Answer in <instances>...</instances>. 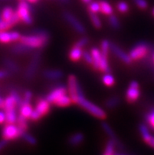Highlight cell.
Wrapping results in <instances>:
<instances>
[{"mask_svg":"<svg viewBox=\"0 0 154 155\" xmlns=\"http://www.w3.org/2000/svg\"><path fill=\"white\" fill-rule=\"evenodd\" d=\"M152 59H153V61H154V54H153V56H152Z\"/></svg>","mask_w":154,"mask_h":155,"instance_id":"obj_53","label":"cell"},{"mask_svg":"<svg viewBox=\"0 0 154 155\" xmlns=\"http://www.w3.org/2000/svg\"><path fill=\"white\" fill-rule=\"evenodd\" d=\"M100 2H95V1H92L90 3L88 4V11L89 13H94V14H98L100 13Z\"/></svg>","mask_w":154,"mask_h":155,"instance_id":"obj_35","label":"cell"},{"mask_svg":"<svg viewBox=\"0 0 154 155\" xmlns=\"http://www.w3.org/2000/svg\"><path fill=\"white\" fill-rule=\"evenodd\" d=\"M1 11H2V10H0V21L2 20V16H1Z\"/></svg>","mask_w":154,"mask_h":155,"instance_id":"obj_49","label":"cell"},{"mask_svg":"<svg viewBox=\"0 0 154 155\" xmlns=\"http://www.w3.org/2000/svg\"><path fill=\"white\" fill-rule=\"evenodd\" d=\"M72 104V101L71 99L70 96L68 95V94H64L61 97L57 99V100L55 102L54 105L58 107H61V108H64V107H68V106H71Z\"/></svg>","mask_w":154,"mask_h":155,"instance_id":"obj_21","label":"cell"},{"mask_svg":"<svg viewBox=\"0 0 154 155\" xmlns=\"http://www.w3.org/2000/svg\"><path fill=\"white\" fill-rule=\"evenodd\" d=\"M90 53H91L92 58H93L92 67L95 70H98V66H99L100 62H101V60H102V54L101 52V50L97 48V47H93L90 50Z\"/></svg>","mask_w":154,"mask_h":155,"instance_id":"obj_18","label":"cell"},{"mask_svg":"<svg viewBox=\"0 0 154 155\" xmlns=\"http://www.w3.org/2000/svg\"><path fill=\"white\" fill-rule=\"evenodd\" d=\"M84 60L87 63L88 65H92L93 64V58H92L91 53H90V51H84L83 52V58Z\"/></svg>","mask_w":154,"mask_h":155,"instance_id":"obj_39","label":"cell"},{"mask_svg":"<svg viewBox=\"0 0 154 155\" xmlns=\"http://www.w3.org/2000/svg\"><path fill=\"white\" fill-rule=\"evenodd\" d=\"M89 42H90L89 38L87 37V36H84V37H82L81 39H79V40H77V41L74 43V45L77 46V47H81V48H84V47H86V46L87 45L88 43H89Z\"/></svg>","mask_w":154,"mask_h":155,"instance_id":"obj_37","label":"cell"},{"mask_svg":"<svg viewBox=\"0 0 154 155\" xmlns=\"http://www.w3.org/2000/svg\"><path fill=\"white\" fill-rule=\"evenodd\" d=\"M114 155H127V154H124V153H115Z\"/></svg>","mask_w":154,"mask_h":155,"instance_id":"obj_48","label":"cell"},{"mask_svg":"<svg viewBox=\"0 0 154 155\" xmlns=\"http://www.w3.org/2000/svg\"><path fill=\"white\" fill-rule=\"evenodd\" d=\"M6 122V113L4 110H0V124Z\"/></svg>","mask_w":154,"mask_h":155,"instance_id":"obj_42","label":"cell"},{"mask_svg":"<svg viewBox=\"0 0 154 155\" xmlns=\"http://www.w3.org/2000/svg\"><path fill=\"white\" fill-rule=\"evenodd\" d=\"M84 141V135L82 132H76L68 138V143L72 147H76Z\"/></svg>","mask_w":154,"mask_h":155,"instance_id":"obj_20","label":"cell"},{"mask_svg":"<svg viewBox=\"0 0 154 155\" xmlns=\"http://www.w3.org/2000/svg\"><path fill=\"white\" fill-rule=\"evenodd\" d=\"M42 54H43L42 50L38 49L32 54V57H31L25 70V77L28 81L32 80L35 77V74L37 73L40 63H41Z\"/></svg>","mask_w":154,"mask_h":155,"instance_id":"obj_4","label":"cell"},{"mask_svg":"<svg viewBox=\"0 0 154 155\" xmlns=\"http://www.w3.org/2000/svg\"><path fill=\"white\" fill-rule=\"evenodd\" d=\"M89 18H90V21H91L92 25L95 28L97 29H100L102 27V23L101 21V18H99V16L98 14H94V13H89Z\"/></svg>","mask_w":154,"mask_h":155,"instance_id":"obj_29","label":"cell"},{"mask_svg":"<svg viewBox=\"0 0 154 155\" xmlns=\"http://www.w3.org/2000/svg\"><path fill=\"white\" fill-rule=\"evenodd\" d=\"M116 141L113 140H109L105 145V152L103 155H114L115 154V149L116 146Z\"/></svg>","mask_w":154,"mask_h":155,"instance_id":"obj_27","label":"cell"},{"mask_svg":"<svg viewBox=\"0 0 154 155\" xmlns=\"http://www.w3.org/2000/svg\"><path fill=\"white\" fill-rule=\"evenodd\" d=\"M23 132L17 124H6L2 130V137L6 141H10L21 137Z\"/></svg>","mask_w":154,"mask_h":155,"instance_id":"obj_7","label":"cell"},{"mask_svg":"<svg viewBox=\"0 0 154 155\" xmlns=\"http://www.w3.org/2000/svg\"><path fill=\"white\" fill-rule=\"evenodd\" d=\"M83 48L73 45L68 52V58L72 61L76 62L83 58Z\"/></svg>","mask_w":154,"mask_h":155,"instance_id":"obj_17","label":"cell"},{"mask_svg":"<svg viewBox=\"0 0 154 155\" xmlns=\"http://www.w3.org/2000/svg\"><path fill=\"white\" fill-rule=\"evenodd\" d=\"M140 95V85H139V82L136 81H131L127 89V91H126V94H125L126 100L129 103H133L139 99Z\"/></svg>","mask_w":154,"mask_h":155,"instance_id":"obj_10","label":"cell"},{"mask_svg":"<svg viewBox=\"0 0 154 155\" xmlns=\"http://www.w3.org/2000/svg\"><path fill=\"white\" fill-rule=\"evenodd\" d=\"M110 50H111V51L113 53V54H115L123 63L127 64V65H131V63H132V59L131 58L129 54L126 53L117 44H116L114 43H111V44H110Z\"/></svg>","mask_w":154,"mask_h":155,"instance_id":"obj_12","label":"cell"},{"mask_svg":"<svg viewBox=\"0 0 154 155\" xmlns=\"http://www.w3.org/2000/svg\"><path fill=\"white\" fill-rule=\"evenodd\" d=\"M43 76L47 80L56 81L62 79V77H64V73L62 70L58 69H48L43 71Z\"/></svg>","mask_w":154,"mask_h":155,"instance_id":"obj_14","label":"cell"},{"mask_svg":"<svg viewBox=\"0 0 154 155\" xmlns=\"http://www.w3.org/2000/svg\"><path fill=\"white\" fill-rule=\"evenodd\" d=\"M4 107V98L0 96V110H3Z\"/></svg>","mask_w":154,"mask_h":155,"instance_id":"obj_45","label":"cell"},{"mask_svg":"<svg viewBox=\"0 0 154 155\" xmlns=\"http://www.w3.org/2000/svg\"><path fill=\"white\" fill-rule=\"evenodd\" d=\"M28 119L25 117H24L23 116H21V114H18V120L16 124H18V126L23 131V132H26L28 129Z\"/></svg>","mask_w":154,"mask_h":155,"instance_id":"obj_33","label":"cell"},{"mask_svg":"<svg viewBox=\"0 0 154 155\" xmlns=\"http://www.w3.org/2000/svg\"><path fill=\"white\" fill-rule=\"evenodd\" d=\"M135 4L141 10H146L148 7V2L146 0H133Z\"/></svg>","mask_w":154,"mask_h":155,"instance_id":"obj_40","label":"cell"},{"mask_svg":"<svg viewBox=\"0 0 154 155\" xmlns=\"http://www.w3.org/2000/svg\"><path fill=\"white\" fill-rule=\"evenodd\" d=\"M77 104L84 110H86L87 112L89 113L90 115L94 116V117L98 118L100 120H105V118L107 117V114L102 107L94 104L91 101L88 100L87 98H85L84 95L79 98Z\"/></svg>","mask_w":154,"mask_h":155,"instance_id":"obj_2","label":"cell"},{"mask_svg":"<svg viewBox=\"0 0 154 155\" xmlns=\"http://www.w3.org/2000/svg\"><path fill=\"white\" fill-rule=\"evenodd\" d=\"M99 2L100 7H101L100 13H102L104 15L106 16H109L113 14V7L109 2L105 1V0H102Z\"/></svg>","mask_w":154,"mask_h":155,"instance_id":"obj_22","label":"cell"},{"mask_svg":"<svg viewBox=\"0 0 154 155\" xmlns=\"http://www.w3.org/2000/svg\"><path fill=\"white\" fill-rule=\"evenodd\" d=\"M50 39L49 32L45 29L38 28L32 31L31 34L21 35L19 42L28 46L33 50L42 49L47 45Z\"/></svg>","mask_w":154,"mask_h":155,"instance_id":"obj_1","label":"cell"},{"mask_svg":"<svg viewBox=\"0 0 154 155\" xmlns=\"http://www.w3.org/2000/svg\"><path fill=\"white\" fill-rule=\"evenodd\" d=\"M32 92L30 91H27L25 92L24 94V96L22 98V102L21 103H24V102H31V99H32Z\"/></svg>","mask_w":154,"mask_h":155,"instance_id":"obj_41","label":"cell"},{"mask_svg":"<svg viewBox=\"0 0 154 155\" xmlns=\"http://www.w3.org/2000/svg\"><path fill=\"white\" fill-rule=\"evenodd\" d=\"M21 36V35L18 31H0V43L7 44V43L19 41Z\"/></svg>","mask_w":154,"mask_h":155,"instance_id":"obj_13","label":"cell"},{"mask_svg":"<svg viewBox=\"0 0 154 155\" xmlns=\"http://www.w3.org/2000/svg\"><path fill=\"white\" fill-rule=\"evenodd\" d=\"M147 143H148L149 145L150 146V147H152V148H154V136H152L151 139L149 140Z\"/></svg>","mask_w":154,"mask_h":155,"instance_id":"obj_44","label":"cell"},{"mask_svg":"<svg viewBox=\"0 0 154 155\" xmlns=\"http://www.w3.org/2000/svg\"><path fill=\"white\" fill-rule=\"evenodd\" d=\"M120 103V98L118 96H112L105 102V106L108 109H113L118 106Z\"/></svg>","mask_w":154,"mask_h":155,"instance_id":"obj_26","label":"cell"},{"mask_svg":"<svg viewBox=\"0 0 154 155\" xmlns=\"http://www.w3.org/2000/svg\"><path fill=\"white\" fill-rule=\"evenodd\" d=\"M152 15L154 16V8H153V10H152Z\"/></svg>","mask_w":154,"mask_h":155,"instance_id":"obj_51","label":"cell"},{"mask_svg":"<svg viewBox=\"0 0 154 155\" xmlns=\"http://www.w3.org/2000/svg\"><path fill=\"white\" fill-rule=\"evenodd\" d=\"M21 137L26 143L30 144V145L35 146L37 144V140H36V138H35V136H32V135H31V134L28 133L27 131H26V132H24Z\"/></svg>","mask_w":154,"mask_h":155,"instance_id":"obj_32","label":"cell"},{"mask_svg":"<svg viewBox=\"0 0 154 155\" xmlns=\"http://www.w3.org/2000/svg\"><path fill=\"white\" fill-rule=\"evenodd\" d=\"M116 8L117 10L121 14H126L129 11V9H130L128 3L127 2H125V1H120L117 3Z\"/></svg>","mask_w":154,"mask_h":155,"instance_id":"obj_36","label":"cell"},{"mask_svg":"<svg viewBox=\"0 0 154 155\" xmlns=\"http://www.w3.org/2000/svg\"><path fill=\"white\" fill-rule=\"evenodd\" d=\"M109 23L113 29L118 30L120 28V22L119 18L115 14H111L109 16Z\"/></svg>","mask_w":154,"mask_h":155,"instance_id":"obj_31","label":"cell"},{"mask_svg":"<svg viewBox=\"0 0 154 155\" xmlns=\"http://www.w3.org/2000/svg\"><path fill=\"white\" fill-rule=\"evenodd\" d=\"M149 47L146 43L145 42H140L135 44L134 47L131 48V50L129 52V55L132 61H139L140 59H143L148 54Z\"/></svg>","mask_w":154,"mask_h":155,"instance_id":"obj_8","label":"cell"},{"mask_svg":"<svg viewBox=\"0 0 154 155\" xmlns=\"http://www.w3.org/2000/svg\"><path fill=\"white\" fill-rule=\"evenodd\" d=\"M7 142L8 141H6V140H2L0 141V150L2 149H3V148L7 145Z\"/></svg>","mask_w":154,"mask_h":155,"instance_id":"obj_43","label":"cell"},{"mask_svg":"<svg viewBox=\"0 0 154 155\" xmlns=\"http://www.w3.org/2000/svg\"><path fill=\"white\" fill-rule=\"evenodd\" d=\"M0 89H1V87H0Z\"/></svg>","mask_w":154,"mask_h":155,"instance_id":"obj_54","label":"cell"},{"mask_svg":"<svg viewBox=\"0 0 154 155\" xmlns=\"http://www.w3.org/2000/svg\"><path fill=\"white\" fill-rule=\"evenodd\" d=\"M139 131H140L141 136H142L143 139L147 143L149 140H150L151 137H152V135H151L149 131L148 127L145 124H140V125H139Z\"/></svg>","mask_w":154,"mask_h":155,"instance_id":"obj_28","label":"cell"},{"mask_svg":"<svg viewBox=\"0 0 154 155\" xmlns=\"http://www.w3.org/2000/svg\"><path fill=\"white\" fill-rule=\"evenodd\" d=\"M68 93L67 87L63 84H59L52 89L48 94H47L46 98L51 104H54L57 99L64 94Z\"/></svg>","mask_w":154,"mask_h":155,"instance_id":"obj_11","label":"cell"},{"mask_svg":"<svg viewBox=\"0 0 154 155\" xmlns=\"http://www.w3.org/2000/svg\"><path fill=\"white\" fill-rule=\"evenodd\" d=\"M19 114H21L24 117L30 119L31 115L33 112V106H31V102H24L19 106Z\"/></svg>","mask_w":154,"mask_h":155,"instance_id":"obj_19","label":"cell"},{"mask_svg":"<svg viewBox=\"0 0 154 155\" xmlns=\"http://www.w3.org/2000/svg\"><path fill=\"white\" fill-rule=\"evenodd\" d=\"M5 1H10V0H0V2H5Z\"/></svg>","mask_w":154,"mask_h":155,"instance_id":"obj_50","label":"cell"},{"mask_svg":"<svg viewBox=\"0 0 154 155\" xmlns=\"http://www.w3.org/2000/svg\"><path fill=\"white\" fill-rule=\"evenodd\" d=\"M101 125H102V129L104 130V132H105V133H106V135L109 136V139H110V140H115V141L117 142V138L116 136V133L114 132V131H113V129L112 128L111 126L109 125V123H107V122L105 121H102Z\"/></svg>","mask_w":154,"mask_h":155,"instance_id":"obj_25","label":"cell"},{"mask_svg":"<svg viewBox=\"0 0 154 155\" xmlns=\"http://www.w3.org/2000/svg\"><path fill=\"white\" fill-rule=\"evenodd\" d=\"M63 18H64V21L72 28V29L74 30L75 31L78 32L79 34H82V35H84L86 32L85 26L72 13L68 11H64L63 13Z\"/></svg>","mask_w":154,"mask_h":155,"instance_id":"obj_9","label":"cell"},{"mask_svg":"<svg viewBox=\"0 0 154 155\" xmlns=\"http://www.w3.org/2000/svg\"><path fill=\"white\" fill-rule=\"evenodd\" d=\"M81 1H82L83 2H84V3H85V4H89V3H90V2H92V1H93V0H81Z\"/></svg>","mask_w":154,"mask_h":155,"instance_id":"obj_47","label":"cell"},{"mask_svg":"<svg viewBox=\"0 0 154 155\" xmlns=\"http://www.w3.org/2000/svg\"><path fill=\"white\" fill-rule=\"evenodd\" d=\"M32 51H34L32 48L21 43V42H19L18 43H16V44H14V45L10 47V52L16 55L26 54L31 52Z\"/></svg>","mask_w":154,"mask_h":155,"instance_id":"obj_15","label":"cell"},{"mask_svg":"<svg viewBox=\"0 0 154 155\" xmlns=\"http://www.w3.org/2000/svg\"><path fill=\"white\" fill-rule=\"evenodd\" d=\"M110 44H111V42L109 41L108 39H104L101 43V49H100L101 52H102V54L107 56V57H109V51H111L110 50Z\"/></svg>","mask_w":154,"mask_h":155,"instance_id":"obj_34","label":"cell"},{"mask_svg":"<svg viewBox=\"0 0 154 155\" xmlns=\"http://www.w3.org/2000/svg\"><path fill=\"white\" fill-rule=\"evenodd\" d=\"M3 65L6 67V69L9 70L11 73H18L20 71V66L18 63L14 60L10 58H5L2 60Z\"/></svg>","mask_w":154,"mask_h":155,"instance_id":"obj_16","label":"cell"},{"mask_svg":"<svg viewBox=\"0 0 154 155\" xmlns=\"http://www.w3.org/2000/svg\"><path fill=\"white\" fill-rule=\"evenodd\" d=\"M51 103L47 100V98H40L36 102L33 112L31 114L30 120L37 121L43 117L46 116L51 111Z\"/></svg>","mask_w":154,"mask_h":155,"instance_id":"obj_6","label":"cell"},{"mask_svg":"<svg viewBox=\"0 0 154 155\" xmlns=\"http://www.w3.org/2000/svg\"><path fill=\"white\" fill-rule=\"evenodd\" d=\"M67 90L68 95L72 99V103L75 104H77V101L80 96L84 95L78 79L74 74L68 75L67 81Z\"/></svg>","mask_w":154,"mask_h":155,"instance_id":"obj_3","label":"cell"},{"mask_svg":"<svg viewBox=\"0 0 154 155\" xmlns=\"http://www.w3.org/2000/svg\"><path fill=\"white\" fill-rule=\"evenodd\" d=\"M32 10L33 9L31 8V3L27 1H19L16 13L19 17L21 21L28 25H31L33 23V18L31 17Z\"/></svg>","mask_w":154,"mask_h":155,"instance_id":"obj_5","label":"cell"},{"mask_svg":"<svg viewBox=\"0 0 154 155\" xmlns=\"http://www.w3.org/2000/svg\"><path fill=\"white\" fill-rule=\"evenodd\" d=\"M16 10L11 6H5L1 11V16L3 21H10L15 14Z\"/></svg>","mask_w":154,"mask_h":155,"instance_id":"obj_24","label":"cell"},{"mask_svg":"<svg viewBox=\"0 0 154 155\" xmlns=\"http://www.w3.org/2000/svg\"><path fill=\"white\" fill-rule=\"evenodd\" d=\"M27 2H28L29 3L31 4H34V3H36V2H39V0H26Z\"/></svg>","mask_w":154,"mask_h":155,"instance_id":"obj_46","label":"cell"},{"mask_svg":"<svg viewBox=\"0 0 154 155\" xmlns=\"http://www.w3.org/2000/svg\"><path fill=\"white\" fill-rule=\"evenodd\" d=\"M146 121L148 124L150 126L152 129H154V110H150L146 117Z\"/></svg>","mask_w":154,"mask_h":155,"instance_id":"obj_38","label":"cell"},{"mask_svg":"<svg viewBox=\"0 0 154 155\" xmlns=\"http://www.w3.org/2000/svg\"><path fill=\"white\" fill-rule=\"evenodd\" d=\"M102 83L105 86L107 87H112L115 84L116 79L115 77H113V75H112L111 73H105V74L103 75V77L102 78Z\"/></svg>","mask_w":154,"mask_h":155,"instance_id":"obj_30","label":"cell"},{"mask_svg":"<svg viewBox=\"0 0 154 155\" xmlns=\"http://www.w3.org/2000/svg\"><path fill=\"white\" fill-rule=\"evenodd\" d=\"M18 1H26V0H18Z\"/></svg>","mask_w":154,"mask_h":155,"instance_id":"obj_52","label":"cell"},{"mask_svg":"<svg viewBox=\"0 0 154 155\" xmlns=\"http://www.w3.org/2000/svg\"><path fill=\"white\" fill-rule=\"evenodd\" d=\"M4 111L6 113V124H16L18 116V114H17V110H9Z\"/></svg>","mask_w":154,"mask_h":155,"instance_id":"obj_23","label":"cell"}]
</instances>
